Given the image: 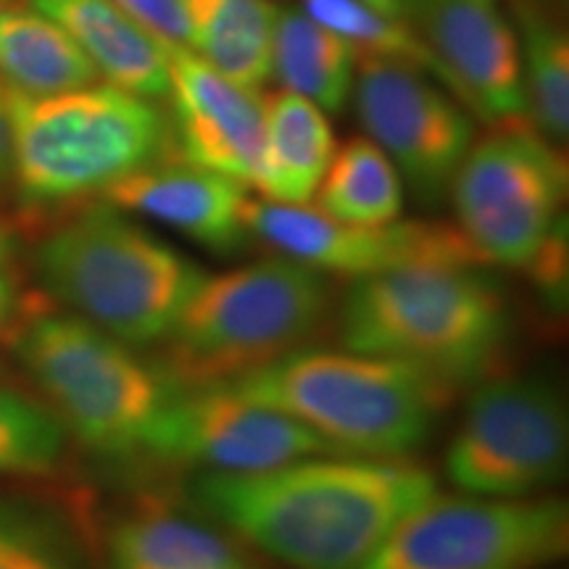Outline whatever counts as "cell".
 I'll use <instances>...</instances> for the list:
<instances>
[{
  "mask_svg": "<svg viewBox=\"0 0 569 569\" xmlns=\"http://www.w3.org/2000/svg\"><path fill=\"white\" fill-rule=\"evenodd\" d=\"M353 101L367 138L382 148L419 203L440 206L472 142L475 119L446 88L407 63L359 59Z\"/></svg>",
  "mask_w": 569,
  "mask_h": 569,
  "instance_id": "11",
  "label": "cell"
},
{
  "mask_svg": "<svg viewBox=\"0 0 569 569\" xmlns=\"http://www.w3.org/2000/svg\"><path fill=\"white\" fill-rule=\"evenodd\" d=\"M301 11L327 30L338 32L359 53V59L407 63L451 92L446 69L407 19L388 17L361 0H301Z\"/></svg>",
  "mask_w": 569,
  "mask_h": 569,
  "instance_id": "25",
  "label": "cell"
},
{
  "mask_svg": "<svg viewBox=\"0 0 569 569\" xmlns=\"http://www.w3.org/2000/svg\"><path fill=\"white\" fill-rule=\"evenodd\" d=\"M330 274L277 253L209 274L163 340L174 388L224 382L298 351L330 311Z\"/></svg>",
  "mask_w": 569,
  "mask_h": 569,
  "instance_id": "6",
  "label": "cell"
},
{
  "mask_svg": "<svg viewBox=\"0 0 569 569\" xmlns=\"http://www.w3.org/2000/svg\"><path fill=\"white\" fill-rule=\"evenodd\" d=\"M569 551L565 498L432 493L359 569H546Z\"/></svg>",
  "mask_w": 569,
  "mask_h": 569,
  "instance_id": "9",
  "label": "cell"
},
{
  "mask_svg": "<svg viewBox=\"0 0 569 569\" xmlns=\"http://www.w3.org/2000/svg\"><path fill=\"white\" fill-rule=\"evenodd\" d=\"M6 92L11 184L32 211L101 198L140 169L180 159L169 111L117 84L92 82L40 98Z\"/></svg>",
  "mask_w": 569,
  "mask_h": 569,
  "instance_id": "3",
  "label": "cell"
},
{
  "mask_svg": "<svg viewBox=\"0 0 569 569\" xmlns=\"http://www.w3.org/2000/svg\"><path fill=\"white\" fill-rule=\"evenodd\" d=\"M264 119L267 172L259 193L277 203H309L338 151L336 132L317 103L290 90L264 98Z\"/></svg>",
  "mask_w": 569,
  "mask_h": 569,
  "instance_id": "19",
  "label": "cell"
},
{
  "mask_svg": "<svg viewBox=\"0 0 569 569\" xmlns=\"http://www.w3.org/2000/svg\"><path fill=\"white\" fill-rule=\"evenodd\" d=\"M359 53L338 32L301 9H277L272 77L282 90L309 98L327 113H340L353 96Z\"/></svg>",
  "mask_w": 569,
  "mask_h": 569,
  "instance_id": "22",
  "label": "cell"
},
{
  "mask_svg": "<svg viewBox=\"0 0 569 569\" xmlns=\"http://www.w3.org/2000/svg\"><path fill=\"white\" fill-rule=\"evenodd\" d=\"M569 461V411L543 377H488L469 396L446 451L459 493L532 498L559 486Z\"/></svg>",
  "mask_w": 569,
  "mask_h": 569,
  "instance_id": "10",
  "label": "cell"
},
{
  "mask_svg": "<svg viewBox=\"0 0 569 569\" xmlns=\"http://www.w3.org/2000/svg\"><path fill=\"white\" fill-rule=\"evenodd\" d=\"M567 159L528 119L475 140L451 180L457 227L486 264L528 269L565 222Z\"/></svg>",
  "mask_w": 569,
  "mask_h": 569,
  "instance_id": "8",
  "label": "cell"
},
{
  "mask_svg": "<svg viewBox=\"0 0 569 569\" xmlns=\"http://www.w3.org/2000/svg\"><path fill=\"white\" fill-rule=\"evenodd\" d=\"M6 3H9V0H0V6H6Z\"/></svg>",
  "mask_w": 569,
  "mask_h": 569,
  "instance_id": "33",
  "label": "cell"
},
{
  "mask_svg": "<svg viewBox=\"0 0 569 569\" xmlns=\"http://www.w3.org/2000/svg\"><path fill=\"white\" fill-rule=\"evenodd\" d=\"M219 386L282 411L336 453L369 459H409L451 401L415 369L346 348H298Z\"/></svg>",
  "mask_w": 569,
  "mask_h": 569,
  "instance_id": "4",
  "label": "cell"
},
{
  "mask_svg": "<svg viewBox=\"0 0 569 569\" xmlns=\"http://www.w3.org/2000/svg\"><path fill=\"white\" fill-rule=\"evenodd\" d=\"M315 196L319 211L346 224L396 222L407 206L401 174L369 138L338 148Z\"/></svg>",
  "mask_w": 569,
  "mask_h": 569,
  "instance_id": "23",
  "label": "cell"
},
{
  "mask_svg": "<svg viewBox=\"0 0 569 569\" xmlns=\"http://www.w3.org/2000/svg\"><path fill=\"white\" fill-rule=\"evenodd\" d=\"M109 569H256L232 540L167 511L122 517L106 536Z\"/></svg>",
  "mask_w": 569,
  "mask_h": 569,
  "instance_id": "21",
  "label": "cell"
},
{
  "mask_svg": "<svg viewBox=\"0 0 569 569\" xmlns=\"http://www.w3.org/2000/svg\"><path fill=\"white\" fill-rule=\"evenodd\" d=\"M67 430L46 403L0 386V475H48L59 467Z\"/></svg>",
  "mask_w": 569,
  "mask_h": 569,
  "instance_id": "26",
  "label": "cell"
},
{
  "mask_svg": "<svg viewBox=\"0 0 569 569\" xmlns=\"http://www.w3.org/2000/svg\"><path fill=\"white\" fill-rule=\"evenodd\" d=\"M361 3L372 6L375 11L388 13V17H393V19H407L409 21L411 0H361Z\"/></svg>",
  "mask_w": 569,
  "mask_h": 569,
  "instance_id": "32",
  "label": "cell"
},
{
  "mask_svg": "<svg viewBox=\"0 0 569 569\" xmlns=\"http://www.w3.org/2000/svg\"><path fill=\"white\" fill-rule=\"evenodd\" d=\"M177 156L261 190L267 172L264 96L230 80L180 42L163 40Z\"/></svg>",
  "mask_w": 569,
  "mask_h": 569,
  "instance_id": "14",
  "label": "cell"
},
{
  "mask_svg": "<svg viewBox=\"0 0 569 569\" xmlns=\"http://www.w3.org/2000/svg\"><path fill=\"white\" fill-rule=\"evenodd\" d=\"M436 490L409 459L319 453L261 472H203L190 501L280 565L359 569Z\"/></svg>",
  "mask_w": 569,
  "mask_h": 569,
  "instance_id": "1",
  "label": "cell"
},
{
  "mask_svg": "<svg viewBox=\"0 0 569 569\" xmlns=\"http://www.w3.org/2000/svg\"><path fill=\"white\" fill-rule=\"evenodd\" d=\"M11 169H13V151H11V119H9V92L0 82V198L11 188Z\"/></svg>",
  "mask_w": 569,
  "mask_h": 569,
  "instance_id": "31",
  "label": "cell"
},
{
  "mask_svg": "<svg viewBox=\"0 0 569 569\" xmlns=\"http://www.w3.org/2000/svg\"><path fill=\"white\" fill-rule=\"evenodd\" d=\"M32 264L63 309L132 348L163 343L206 277L190 256L103 201L53 227Z\"/></svg>",
  "mask_w": 569,
  "mask_h": 569,
  "instance_id": "5",
  "label": "cell"
},
{
  "mask_svg": "<svg viewBox=\"0 0 569 569\" xmlns=\"http://www.w3.org/2000/svg\"><path fill=\"white\" fill-rule=\"evenodd\" d=\"M525 117L553 146L569 134V40L559 21L540 9H522Z\"/></svg>",
  "mask_w": 569,
  "mask_h": 569,
  "instance_id": "24",
  "label": "cell"
},
{
  "mask_svg": "<svg viewBox=\"0 0 569 569\" xmlns=\"http://www.w3.org/2000/svg\"><path fill=\"white\" fill-rule=\"evenodd\" d=\"M246 222L253 238L277 253L348 280L425 264L486 267L465 232L446 222L401 217L388 224H346L309 203L269 198H248Z\"/></svg>",
  "mask_w": 569,
  "mask_h": 569,
  "instance_id": "12",
  "label": "cell"
},
{
  "mask_svg": "<svg viewBox=\"0 0 569 569\" xmlns=\"http://www.w3.org/2000/svg\"><path fill=\"white\" fill-rule=\"evenodd\" d=\"M53 19L98 69L101 80L134 96L167 101L169 63L163 40L113 0H30Z\"/></svg>",
  "mask_w": 569,
  "mask_h": 569,
  "instance_id": "17",
  "label": "cell"
},
{
  "mask_svg": "<svg viewBox=\"0 0 569 569\" xmlns=\"http://www.w3.org/2000/svg\"><path fill=\"white\" fill-rule=\"evenodd\" d=\"M117 6L138 19L156 38L188 46V27H184L180 3L177 0H113Z\"/></svg>",
  "mask_w": 569,
  "mask_h": 569,
  "instance_id": "30",
  "label": "cell"
},
{
  "mask_svg": "<svg viewBox=\"0 0 569 569\" xmlns=\"http://www.w3.org/2000/svg\"><path fill=\"white\" fill-rule=\"evenodd\" d=\"M142 453L206 472L246 475L336 453L309 427L230 388H174L156 411Z\"/></svg>",
  "mask_w": 569,
  "mask_h": 569,
  "instance_id": "13",
  "label": "cell"
},
{
  "mask_svg": "<svg viewBox=\"0 0 569 569\" xmlns=\"http://www.w3.org/2000/svg\"><path fill=\"white\" fill-rule=\"evenodd\" d=\"M248 188L232 177L182 159H169L113 182L98 201L148 217L219 256L251 246L246 222Z\"/></svg>",
  "mask_w": 569,
  "mask_h": 569,
  "instance_id": "16",
  "label": "cell"
},
{
  "mask_svg": "<svg viewBox=\"0 0 569 569\" xmlns=\"http://www.w3.org/2000/svg\"><path fill=\"white\" fill-rule=\"evenodd\" d=\"M0 82L19 96H56L101 82L67 32L32 6H0Z\"/></svg>",
  "mask_w": 569,
  "mask_h": 569,
  "instance_id": "18",
  "label": "cell"
},
{
  "mask_svg": "<svg viewBox=\"0 0 569 569\" xmlns=\"http://www.w3.org/2000/svg\"><path fill=\"white\" fill-rule=\"evenodd\" d=\"M567 219L561 222L557 230L551 232V238L546 240L543 248H540L536 261L525 269V272L532 274L538 290L549 298L553 306H565L567 301Z\"/></svg>",
  "mask_w": 569,
  "mask_h": 569,
  "instance_id": "28",
  "label": "cell"
},
{
  "mask_svg": "<svg viewBox=\"0 0 569 569\" xmlns=\"http://www.w3.org/2000/svg\"><path fill=\"white\" fill-rule=\"evenodd\" d=\"M409 24L446 69L453 98L488 124L525 117L519 34L501 0H411Z\"/></svg>",
  "mask_w": 569,
  "mask_h": 569,
  "instance_id": "15",
  "label": "cell"
},
{
  "mask_svg": "<svg viewBox=\"0 0 569 569\" xmlns=\"http://www.w3.org/2000/svg\"><path fill=\"white\" fill-rule=\"evenodd\" d=\"M0 569H90L77 540L53 517L0 503Z\"/></svg>",
  "mask_w": 569,
  "mask_h": 569,
  "instance_id": "27",
  "label": "cell"
},
{
  "mask_svg": "<svg viewBox=\"0 0 569 569\" xmlns=\"http://www.w3.org/2000/svg\"><path fill=\"white\" fill-rule=\"evenodd\" d=\"M13 353L46 407L84 448L109 459L142 453L156 411L174 393L159 367L71 311H21Z\"/></svg>",
  "mask_w": 569,
  "mask_h": 569,
  "instance_id": "7",
  "label": "cell"
},
{
  "mask_svg": "<svg viewBox=\"0 0 569 569\" xmlns=\"http://www.w3.org/2000/svg\"><path fill=\"white\" fill-rule=\"evenodd\" d=\"M338 338L346 351L396 361L453 393L496 375L511 340V309L486 267H407L351 280Z\"/></svg>",
  "mask_w": 569,
  "mask_h": 569,
  "instance_id": "2",
  "label": "cell"
},
{
  "mask_svg": "<svg viewBox=\"0 0 569 569\" xmlns=\"http://www.w3.org/2000/svg\"><path fill=\"white\" fill-rule=\"evenodd\" d=\"M188 48L230 80L259 90L272 80V0H177Z\"/></svg>",
  "mask_w": 569,
  "mask_h": 569,
  "instance_id": "20",
  "label": "cell"
},
{
  "mask_svg": "<svg viewBox=\"0 0 569 569\" xmlns=\"http://www.w3.org/2000/svg\"><path fill=\"white\" fill-rule=\"evenodd\" d=\"M24 301H21V269L13 234L0 224V343L11 338Z\"/></svg>",
  "mask_w": 569,
  "mask_h": 569,
  "instance_id": "29",
  "label": "cell"
}]
</instances>
